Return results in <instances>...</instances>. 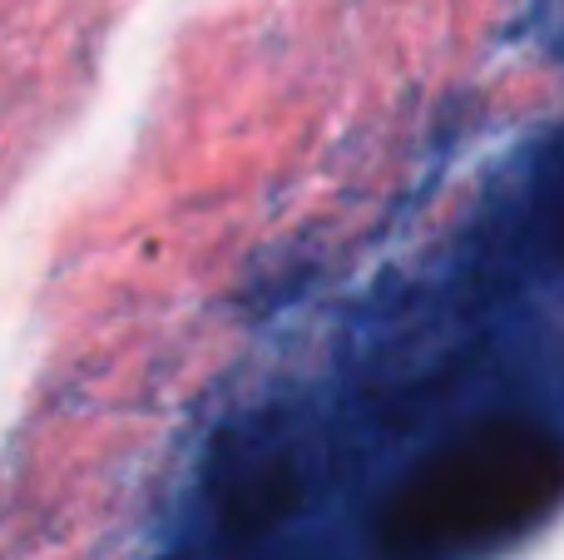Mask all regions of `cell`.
<instances>
[{"label": "cell", "mask_w": 564, "mask_h": 560, "mask_svg": "<svg viewBox=\"0 0 564 560\" xmlns=\"http://www.w3.org/2000/svg\"><path fill=\"white\" fill-rule=\"evenodd\" d=\"M564 496V442L525 417H490L441 446L387 502V536L401 556H456L535 526Z\"/></svg>", "instance_id": "1"}]
</instances>
